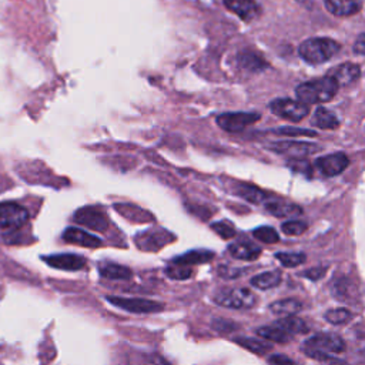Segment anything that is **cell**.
<instances>
[{
    "label": "cell",
    "instance_id": "obj_1",
    "mask_svg": "<svg viewBox=\"0 0 365 365\" xmlns=\"http://www.w3.org/2000/svg\"><path fill=\"white\" fill-rule=\"evenodd\" d=\"M338 91L337 83L325 76L323 79L306 81L300 84L296 88V95L299 100L307 106L310 105H318V103H325L330 102Z\"/></svg>",
    "mask_w": 365,
    "mask_h": 365
},
{
    "label": "cell",
    "instance_id": "obj_2",
    "mask_svg": "<svg viewBox=\"0 0 365 365\" xmlns=\"http://www.w3.org/2000/svg\"><path fill=\"white\" fill-rule=\"evenodd\" d=\"M345 348L347 347L344 340L340 335L331 332L317 334L308 338L303 345V351L306 352V355L318 361L331 359L330 354H341L345 351Z\"/></svg>",
    "mask_w": 365,
    "mask_h": 365
},
{
    "label": "cell",
    "instance_id": "obj_3",
    "mask_svg": "<svg viewBox=\"0 0 365 365\" xmlns=\"http://www.w3.org/2000/svg\"><path fill=\"white\" fill-rule=\"evenodd\" d=\"M341 45L328 37H313L300 45L299 53L303 60L311 64H321L338 54Z\"/></svg>",
    "mask_w": 365,
    "mask_h": 365
},
{
    "label": "cell",
    "instance_id": "obj_4",
    "mask_svg": "<svg viewBox=\"0 0 365 365\" xmlns=\"http://www.w3.org/2000/svg\"><path fill=\"white\" fill-rule=\"evenodd\" d=\"M214 301L233 310H248L257 304V297L248 289H223L214 294Z\"/></svg>",
    "mask_w": 365,
    "mask_h": 365
},
{
    "label": "cell",
    "instance_id": "obj_5",
    "mask_svg": "<svg viewBox=\"0 0 365 365\" xmlns=\"http://www.w3.org/2000/svg\"><path fill=\"white\" fill-rule=\"evenodd\" d=\"M29 220L28 210L15 203L6 202L0 203V230L5 231H15L23 227Z\"/></svg>",
    "mask_w": 365,
    "mask_h": 365
},
{
    "label": "cell",
    "instance_id": "obj_6",
    "mask_svg": "<svg viewBox=\"0 0 365 365\" xmlns=\"http://www.w3.org/2000/svg\"><path fill=\"white\" fill-rule=\"evenodd\" d=\"M106 300L113 304L115 307L134 313V314H150V313H158L163 310L164 304L153 301V300H146V299H126V297H115V296H108Z\"/></svg>",
    "mask_w": 365,
    "mask_h": 365
},
{
    "label": "cell",
    "instance_id": "obj_7",
    "mask_svg": "<svg viewBox=\"0 0 365 365\" xmlns=\"http://www.w3.org/2000/svg\"><path fill=\"white\" fill-rule=\"evenodd\" d=\"M270 109L274 115H277L279 117L291 120V122H300L310 113V109L307 105L301 103L300 100H291V99L274 100L270 105Z\"/></svg>",
    "mask_w": 365,
    "mask_h": 365
},
{
    "label": "cell",
    "instance_id": "obj_8",
    "mask_svg": "<svg viewBox=\"0 0 365 365\" xmlns=\"http://www.w3.org/2000/svg\"><path fill=\"white\" fill-rule=\"evenodd\" d=\"M74 221L96 231H105L109 227V219L98 207H83L74 214Z\"/></svg>",
    "mask_w": 365,
    "mask_h": 365
},
{
    "label": "cell",
    "instance_id": "obj_9",
    "mask_svg": "<svg viewBox=\"0 0 365 365\" xmlns=\"http://www.w3.org/2000/svg\"><path fill=\"white\" fill-rule=\"evenodd\" d=\"M260 119L257 113H226L217 117V124L230 133L243 132L245 127L251 126Z\"/></svg>",
    "mask_w": 365,
    "mask_h": 365
},
{
    "label": "cell",
    "instance_id": "obj_10",
    "mask_svg": "<svg viewBox=\"0 0 365 365\" xmlns=\"http://www.w3.org/2000/svg\"><path fill=\"white\" fill-rule=\"evenodd\" d=\"M349 164L348 157L344 153H334L330 156H324L317 158L315 167L317 170L327 177H334L340 173H342Z\"/></svg>",
    "mask_w": 365,
    "mask_h": 365
},
{
    "label": "cell",
    "instance_id": "obj_11",
    "mask_svg": "<svg viewBox=\"0 0 365 365\" xmlns=\"http://www.w3.org/2000/svg\"><path fill=\"white\" fill-rule=\"evenodd\" d=\"M224 5L230 12L240 16L245 22L254 21L261 13L255 0H224Z\"/></svg>",
    "mask_w": 365,
    "mask_h": 365
},
{
    "label": "cell",
    "instance_id": "obj_12",
    "mask_svg": "<svg viewBox=\"0 0 365 365\" xmlns=\"http://www.w3.org/2000/svg\"><path fill=\"white\" fill-rule=\"evenodd\" d=\"M50 267L66 270V271H77L86 265V258L77 254H54L43 258Z\"/></svg>",
    "mask_w": 365,
    "mask_h": 365
},
{
    "label": "cell",
    "instance_id": "obj_13",
    "mask_svg": "<svg viewBox=\"0 0 365 365\" xmlns=\"http://www.w3.org/2000/svg\"><path fill=\"white\" fill-rule=\"evenodd\" d=\"M63 240L66 243L76 244V245L86 247V248H99L103 244L99 237L91 236V234H88L80 228H74V227H70L63 233Z\"/></svg>",
    "mask_w": 365,
    "mask_h": 365
},
{
    "label": "cell",
    "instance_id": "obj_14",
    "mask_svg": "<svg viewBox=\"0 0 365 365\" xmlns=\"http://www.w3.org/2000/svg\"><path fill=\"white\" fill-rule=\"evenodd\" d=\"M361 76V67L354 63H344L328 71V77H331L337 86H348Z\"/></svg>",
    "mask_w": 365,
    "mask_h": 365
},
{
    "label": "cell",
    "instance_id": "obj_15",
    "mask_svg": "<svg viewBox=\"0 0 365 365\" xmlns=\"http://www.w3.org/2000/svg\"><path fill=\"white\" fill-rule=\"evenodd\" d=\"M325 8L334 16H352L361 11L362 0H325Z\"/></svg>",
    "mask_w": 365,
    "mask_h": 365
},
{
    "label": "cell",
    "instance_id": "obj_16",
    "mask_svg": "<svg viewBox=\"0 0 365 365\" xmlns=\"http://www.w3.org/2000/svg\"><path fill=\"white\" fill-rule=\"evenodd\" d=\"M228 251L234 258L243 261H254L261 255V248L248 241L234 243L228 247Z\"/></svg>",
    "mask_w": 365,
    "mask_h": 365
},
{
    "label": "cell",
    "instance_id": "obj_17",
    "mask_svg": "<svg viewBox=\"0 0 365 365\" xmlns=\"http://www.w3.org/2000/svg\"><path fill=\"white\" fill-rule=\"evenodd\" d=\"M99 272L102 277L108 280H129L132 279V274H133L130 268L120 264H113V262L100 264Z\"/></svg>",
    "mask_w": 365,
    "mask_h": 365
},
{
    "label": "cell",
    "instance_id": "obj_18",
    "mask_svg": "<svg viewBox=\"0 0 365 365\" xmlns=\"http://www.w3.org/2000/svg\"><path fill=\"white\" fill-rule=\"evenodd\" d=\"M274 327H277L291 335L294 334H306L310 331L308 325L306 324L304 320L296 317V315H287V317H283L280 320H277L276 323L272 324Z\"/></svg>",
    "mask_w": 365,
    "mask_h": 365
},
{
    "label": "cell",
    "instance_id": "obj_19",
    "mask_svg": "<svg viewBox=\"0 0 365 365\" xmlns=\"http://www.w3.org/2000/svg\"><path fill=\"white\" fill-rule=\"evenodd\" d=\"M214 258V253L209 250H193L182 255H178L173 260V264L180 265H193V264H204Z\"/></svg>",
    "mask_w": 365,
    "mask_h": 365
},
{
    "label": "cell",
    "instance_id": "obj_20",
    "mask_svg": "<svg viewBox=\"0 0 365 365\" xmlns=\"http://www.w3.org/2000/svg\"><path fill=\"white\" fill-rule=\"evenodd\" d=\"M282 272L274 270V271H265L262 274L251 279V286L258 290H270L277 287L282 283Z\"/></svg>",
    "mask_w": 365,
    "mask_h": 365
},
{
    "label": "cell",
    "instance_id": "obj_21",
    "mask_svg": "<svg viewBox=\"0 0 365 365\" xmlns=\"http://www.w3.org/2000/svg\"><path fill=\"white\" fill-rule=\"evenodd\" d=\"M267 212L271 213L272 216L276 217H296V216H300L303 213V210L296 206V204H291V203H287V202H271L265 206Z\"/></svg>",
    "mask_w": 365,
    "mask_h": 365
},
{
    "label": "cell",
    "instance_id": "obj_22",
    "mask_svg": "<svg viewBox=\"0 0 365 365\" xmlns=\"http://www.w3.org/2000/svg\"><path fill=\"white\" fill-rule=\"evenodd\" d=\"M304 308L303 303L296 300V299H287V300H280V301H276L270 304V311L277 314V315H283V317H287V315H294L297 313H300L301 310Z\"/></svg>",
    "mask_w": 365,
    "mask_h": 365
},
{
    "label": "cell",
    "instance_id": "obj_23",
    "mask_svg": "<svg viewBox=\"0 0 365 365\" xmlns=\"http://www.w3.org/2000/svg\"><path fill=\"white\" fill-rule=\"evenodd\" d=\"M313 126L321 129V130H334L340 126V120L335 116V113L327 110L325 108H320L317 109L313 120H311Z\"/></svg>",
    "mask_w": 365,
    "mask_h": 365
},
{
    "label": "cell",
    "instance_id": "obj_24",
    "mask_svg": "<svg viewBox=\"0 0 365 365\" xmlns=\"http://www.w3.org/2000/svg\"><path fill=\"white\" fill-rule=\"evenodd\" d=\"M257 334L267 340V341H271V342H279V344H287L293 340L294 335L274 327V325H265V327H260L257 328Z\"/></svg>",
    "mask_w": 365,
    "mask_h": 365
},
{
    "label": "cell",
    "instance_id": "obj_25",
    "mask_svg": "<svg viewBox=\"0 0 365 365\" xmlns=\"http://www.w3.org/2000/svg\"><path fill=\"white\" fill-rule=\"evenodd\" d=\"M238 345H241L243 348L257 354V355H264L267 352H270L272 349V345L265 342V341H260L255 338H250V337H240L234 340Z\"/></svg>",
    "mask_w": 365,
    "mask_h": 365
},
{
    "label": "cell",
    "instance_id": "obj_26",
    "mask_svg": "<svg viewBox=\"0 0 365 365\" xmlns=\"http://www.w3.org/2000/svg\"><path fill=\"white\" fill-rule=\"evenodd\" d=\"M272 149H276L280 153H289V154H293V156H296V154L297 156L299 154H310L311 151L318 150V147L311 146V144H306V143H280Z\"/></svg>",
    "mask_w": 365,
    "mask_h": 365
},
{
    "label": "cell",
    "instance_id": "obj_27",
    "mask_svg": "<svg viewBox=\"0 0 365 365\" xmlns=\"http://www.w3.org/2000/svg\"><path fill=\"white\" fill-rule=\"evenodd\" d=\"M166 276L171 280H189L193 277V270L189 265H180V264H173L164 270Z\"/></svg>",
    "mask_w": 365,
    "mask_h": 365
},
{
    "label": "cell",
    "instance_id": "obj_28",
    "mask_svg": "<svg viewBox=\"0 0 365 365\" xmlns=\"http://www.w3.org/2000/svg\"><path fill=\"white\" fill-rule=\"evenodd\" d=\"M324 317L332 325H344L352 320V313L347 308H332L328 310Z\"/></svg>",
    "mask_w": 365,
    "mask_h": 365
},
{
    "label": "cell",
    "instance_id": "obj_29",
    "mask_svg": "<svg viewBox=\"0 0 365 365\" xmlns=\"http://www.w3.org/2000/svg\"><path fill=\"white\" fill-rule=\"evenodd\" d=\"M276 258L287 268H294L297 265H301L303 262H306V254L303 253H277Z\"/></svg>",
    "mask_w": 365,
    "mask_h": 365
},
{
    "label": "cell",
    "instance_id": "obj_30",
    "mask_svg": "<svg viewBox=\"0 0 365 365\" xmlns=\"http://www.w3.org/2000/svg\"><path fill=\"white\" fill-rule=\"evenodd\" d=\"M253 236H254L257 240H260V241H262V243H265V244H274V243H279V240H280L279 233H277L276 230H274L272 227H268V226L255 228V230L253 231Z\"/></svg>",
    "mask_w": 365,
    "mask_h": 365
},
{
    "label": "cell",
    "instance_id": "obj_31",
    "mask_svg": "<svg viewBox=\"0 0 365 365\" xmlns=\"http://www.w3.org/2000/svg\"><path fill=\"white\" fill-rule=\"evenodd\" d=\"M307 228H308V226L304 221H299V220L287 221L282 226L283 233L287 236H301L307 231Z\"/></svg>",
    "mask_w": 365,
    "mask_h": 365
},
{
    "label": "cell",
    "instance_id": "obj_32",
    "mask_svg": "<svg viewBox=\"0 0 365 365\" xmlns=\"http://www.w3.org/2000/svg\"><path fill=\"white\" fill-rule=\"evenodd\" d=\"M238 195H241L245 200L253 203H261L265 199V195L262 192L250 186H241V189L238 190Z\"/></svg>",
    "mask_w": 365,
    "mask_h": 365
},
{
    "label": "cell",
    "instance_id": "obj_33",
    "mask_svg": "<svg viewBox=\"0 0 365 365\" xmlns=\"http://www.w3.org/2000/svg\"><path fill=\"white\" fill-rule=\"evenodd\" d=\"M212 228L224 240H228V238H233L236 236V230L233 227L231 223L228 221H220V223H214L212 226Z\"/></svg>",
    "mask_w": 365,
    "mask_h": 365
},
{
    "label": "cell",
    "instance_id": "obj_34",
    "mask_svg": "<svg viewBox=\"0 0 365 365\" xmlns=\"http://www.w3.org/2000/svg\"><path fill=\"white\" fill-rule=\"evenodd\" d=\"M136 359H137V362L134 365H168V362L158 355L144 354V355L136 357Z\"/></svg>",
    "mask_w": 365,
    "mask_h": 365
},
{
    "label": "cell",
    "instance_id": "obj_35",
    "mask_svg": "<svg viewBox=\"0 0 365 365\" xmlns=\"http://www.w3.org/2000/svg\"><path fill=\"white\" fill-rule=\"evenodd\" d=\"M270 365H297L291 358L283 355V354H272L268 358Z\"/></svg>",
    "mask_w": 365,
    "mask_h": 365
},
{
    "label": "cell",
    "instance_id": "obj_36",
    "mask_svg": "<svg viewBox=\"0 0 365 365\" xmlns=\"http://www.w3.org/2000/svg\"><path fill=\"white\" fill-rule=\"evenodd\" d=\"M277 133L280 134H287V136H315V133H311L310 130H303V129H290V127H284V129H279Z\"/></svg>",
    "mask_w": 365,
    "mask_h": 365
},
{
    "label": "cell",
    "instance_id": "obj_37",
    "mask_svg": "<svg viewBox=\"0 0 365 365\" xmlns=\"http://www.w3.org/2000/svg\"><path fill=\"white\" fill-rule=\"evenodd\" d=\"M324 274H325V268H313V270L304 271L303 276L315 282V280H320L321 277H324Z\"/></svg>",
    "mask_w": 365,
    "mask_h": 365
},
{
    "label": "cell",
    "instance_id": "obj_38",
    "mask_svg": "<svg viewBox=\"0 0 365 365\" xmlns=\"http://www.w3.org/2000/svg\"><path fill=\"white\" fill-rule=\"evenodd\" d=\"M354 52L357 54H364L365 52V40H364V35H359V37L357 39L355 45H354Z\"/></svg>",
    "mask_w": 365,
    "mask_h": 365
}]
</instances>
